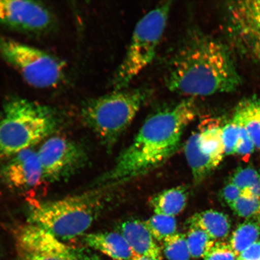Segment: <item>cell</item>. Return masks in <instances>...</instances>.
<instances>
[{
    "label": "cell",
    "instance_id": "1",
    "mask_svg": "<svg viewBox=\"0 0 260 260\" xmlns=\"http://www.w3.org/2000/svg\"><path fill=\"white\" fill-rule=\"evenodd\" d=\"M198 113L194 99L188 98L149 116L112 169L98 179L95 186H117L164 165L177 151L184 130Z\"/></svg>",
    "mask_w": 260,
    "mask_h": 260
},
{
    "label": "cell",
    "instance_id": "2",
    "mask_svg": "<svg viewBox=\"0 0 260 260\" xmlns=\"http://www.w3.org/2000/svg\"><path fill=\"white\" fill-rule=\"evenodd\" d=\"M166 83L171 92L193 99L234 92L241 79L226 45L193 30L172 57Z\"/></svg>",
    "mask_w": 260,
    "mask_h": 260
},
{
    "label": "cell",
    "instance_id": "3",
    "mask_svg": "<svg viewBox=\"0 0 260 260\" xmlns=\"http://www.w3.org/2000/svg\"><path fill=\"white\" fill-rule=\"evenodd\" d=\"M114 186H99L60 199L34 203L27 220L61 240L85 235L108 207Z\"/></svg>",
    "mask_w": 260,
    "mask_h": 260
},
{
    "label": "cell",
    "instance_id": "4",
    "mask_svg": "<svg viewBox=\"0 0 260 260\" xmlns=\"http://www.w3.org/2000/svg\"><path fill=\"white\" fill-rule=\"evenodd\" d=\"M58 123L50 107L21 98L9 100L0 116V159L31 149L52 134Z\"/></svg>",
    "mask_w": 260,
    "mask_h": 260
},
{
    "label": "cell",
    "instance_id": "5",
    "mask_svg": "<svg viewBox=\"0 0 260 260\" xmlns=\"http://www.w3.org/2000/svg\"><path fill=\"white\" fill-rule=\"evenodd\" d=\"M145 89L115 90L91 99L81 110L83 121L107 148L116 144L150 95Z\"/></svg>",
    "mask_w": 260,
    "mask_h": 260
},
{
    "label": "cell",
    "instance_id": "6",
    "mask_svg": "<svg viewBox=\"0 0 260 260\" xmlns=\"http://www.w3.org/2000/svg\"><path fill=\"white\" fill-rule=\"evenodd\" d=\"M171 2L158 6L136 24L125 56L113 81L115 90H124L154 59L170 15Z\"/></svg>",
    "mask_w": 260,
    "mask_h": 260
},
{
    "label": "cell",
    "instance_id": "7",
    "mask_svg": "<svg viewBox=\"0 0 260 260\" xmlns=\"http://www.w3.org/2000/svg\"><path fill=\"white\" fill-rule=\"evenodd\" d=\"M0 54L32 86L49 88L57 86L63 79L62 63L40 49L0 37Z\"/></svg>",
    "mask_w": 260,
    "mask_h": 260
},
{
    "label": "cell",
    "instance_id": "8",
    "mask_svg": "<svg viewBox=\"0 0 260 260\" xmlns=\"http://www.w3.org/2000/svg\"><path fill=\"white\" fill-rule=\"evenodd\" d=\"M14 237L18 260H103L89 250L68 245L30 223L18 227Z\"/></svg>",
    "mask_w": 260,
    "mask_h": 260
},
{
    "label": "cell",
    "instance_id": "9",
    "mask_svg": "<svg viewBox=\"0 0 260 260\" xmlns=\"http://www.w3.org/2000/svg\"><path fill=\"white\" fill-rule=\"evenodd\" d=\"M226 23L233 46L244 56L260 64V0L230 2Z\"/></svg>",
    "mask_w": 260,
    "mask_h": 260
},
{
    "label": "cell",
    "instance_id": "10",
    "mask_svg": "<svg viewBox=\"0 0 260 260\" xmlns=\"http://www.w3.org/2000/svg\"><path fill=\"white\" fill-rule=\"evenodd\" d=\"M44 180L59 181L73 176L87 161L84 149L71 140L49 138L37 152Z\"/></svg>",
    "mask_w": 260,
    "mask_h": 260
},
{
    "label": "cell",
    "instance_id": "11",
    "mask_svg": "<svg viewBox=\"0 0 260 260\" xmlns=\"http://www.w3.org/2000/svg\"><path fill=\"white\" fill-rule=\"evenodd\" d=\"M50 11L40 3L22 0H0V23L28 32L47 30L53 24Z\"/></svg>",
    "mask_w": 260,
    "mask_h": 260
},
{
    "label": "cell",
    "instance_id": "12",
    "mask_svg": "<svg viewBox=\"0 0 260 260\" xmlns=\"http://www.w3.org/2000/svg\"><path fill=\"white\" fill-rule=\"evenodd\" d=\"M0 178L6 186L27 190L44 181L37 152L26 149L10 158L0 169Z\"/></svg>",
    "mask_w": 260,
    "mask_h": 260
},
{
    "label": "cell",
    "instance_id": "13",
    "mask_svg": "<svg viewBox=\"0 0 260 260\" xmlns=\"http://www.w3.org/2000/svg\"><path fill=\"white\" fill-rule=\"evenodd\" d=\"M119 231L135 253L152 260H164L160 247L144 222L138 219L125 220L119 225Z\"/></svg>",
    "mask_w": 260,
    "mask_h": 260
},
{
    "label": "cell",
    "instance_id": "14",
    "mask_svg": "<svg viewBox=\"0 0 260 260\" xmlns=\"http://www.w3.org/2000/svg\"><path fill=\"white\" fill-rule=\"evenodd\" d=\"M83 241L87 247L96 250L114 260H132L134 252L119 232L85 234Z\"/></svg>",
    "mask_w": 260,
    "mask_h": 260
},
{
    "label": "cell",
    "instance_id": "15",
    "mask_svg": "<svg viewBox=\"0 0 260 260\" xmlns=\"http://www.w3.org/2000/svg\"><path fill=\"white\" fill-rule=\"evenodd\" d=\"M184 152L193 180L197 184L202 182L221 162L201 151L198 144V133H193L187 139Z\"/></svg>",
    "mask_w": 260,
    "mask_h": 260
},
{
    "label": "cell",
    "instance_id": "16",
    "mask_svg": "<svg viewBox=\"0 0 260 260\" xmlns=\"http://www.w3.org/2000/svg\"><path fill=\"white\" fill-rule=\"evenodd\" d=\"M190 228H196L206 232L214 240L225 239L230 232V221L225 214L208 210L194 214L188 220Z\"/></svg>",
    "mask_w": 260,
    "mask_h": 260
},
{
    "label": "cell",
    "instance_id": "17",
    "mask_svg": "<svg viewBox=\"0 0 260 260\" xmlns=\"http://www.w3.org/2000/svg\"><path fill=\"white\" fill-rule=\"evenodd\" d=\"M233 119L244 126L260 151V97L242 100L236 107Z\"/></svg>",
    "mask_w": 260,
    "mask_h": 260
},
{
    "label": "cell",
    "instance_id": "18",
    "mask_svg": "<svg viewBox=\"0 0 260 260\" xmlns=\"http://www.w3.org/2000/svg\"><path fill=\"white\" fill-rule=\"evenodd\" d=\"M187 198L186 188L177 187L154 195L149 204L155 214L175 217L185 209Z\"/></svg>",
    "mask_w": 260,
    "mask_h": 260
},
{
    "label": "cell",
    "instance_id": "19",
    "mask_svg": "<svg viewBox=\"0 0 260 260\" xmlns=\"http://www.w3.org/2000/svg\"><path fill=\"white\" fill-rule=\"evenodd\" d=\"M259 237L260 219H246L233 233L229 244L237 256L252 244L258 242Z\"/></svg>",
    "mask_w": 260,
    "mask_h": 260
},
{
    "label": "cell",
    "instance_id": "20",
    "mask_svg": "<svg viewBox=\"0 0 260 260\" xmlns=\"http://www.w3.org/2000/svg\"><path fill=\"white\" fill-rule=\"evenodd\" d=\"M198 144L203 153L222 161L225 155L222 128L211 126L198 132Z\"/></svg>",
    "mask_w": 260,
    "mask_h": 260
},
{
    "label": "cell",
    "instance_id": "21",
    "mask_svg": "<svg viewBox=\"0 0 260 260\" xmlns=\"http://www.w3.org/2000/svg\"><path fill=\"white\" fill-rule=\"evenodd\" d=\"M231 182L239 187L243 193L251 194L260 199V172L255 169L252 167L237 169Z\"/></svg>",
    "mask_w": 260,
    "mask_h": 260
},
{
    "label": "cell",
    "instance_id": "22",
    "mask_svg": "<svg viewBox=\"0 0 260 260\" xmlns=\"http://www.w3.org/2000/svg\"><path fill=\"white\" fill-rule=\"evenodd\" d=\"M144 223L151 235L157 241H164L177 233V223L175 217L155 214Z\"/></svg>",
    "mask_w": 260,
    "mask_h": 260
},
{
    "label": "cell",
    "instance_id": "23",
    "mask_svg": "<svg viewBox=\"0 0 260 260\" xmlns=\"http://www.w3.org/2000/svg\"><path fill=\"white\" fill-rule=\"evenodd\" d=\"M186 239L190 255L194 258H204L215 243L206 232L196 228H190Z\"/></svg>",
    "mask_w": 260,
    "mask_h": 260
},
{
    "label": "cell",
    "instance_id": "24",
    "mask_svg": "<svg viewBox=\"0 0 260 260\" xmlns=\"http://www.w3.org/2000/svg\"><path fill=\"white\" fill-rule=\"evenodd\" d=\"M162 251L168 260H190L186 235L182 233L175 234L164 240Z\"/></svg>",
    "mask_w": 260,
    "mask_h": 260
},
{
    "label": "cell",
    "instance_id": "25",
    "mask_svg": "<svg viewBox=\"0 0 260 260\" xmlns=\"http://www.w3.org/2000/svg\"><path fill=\"white\" fill-rule=\"evenodd\" d=\"M230 207L243 218L260 219V199L251 194L243 193Z\"/></svg>",
    "mask_w": 260,
    "mask_h": 260
},
{
    "label": "cell",
    "instance_id": "26",
    "mask_svg": "<svg viewBox=\"0 0 260 260\" xmlns=\"http://www.w3.org/2000/svg\"><path fill=\"white\" fill-rule=\"evenodd\" d=\"M222 132L225 154L229 155L236 154L240 133V125L232 119V121L222 127Z\"/></svg>",
    "mask_w": 260,
    "mask_h": 260
},
{
    "label": "cell",
    "instance_id": "27",
    "mask_svg": "<svg viewBox=\"0 0 260 260\" xmlns=\"http://www.w3.org/2000/svg\"><path fill=\"white\" fill-rule=\"evenodd\" d=\"M237 256L229 243L217 242L214 243L204 260H237Z\"/></svg>",
    "mask_w": 260,
    "mask_h": 260
},
{
    "label": "cell",
    "instance_id": "28",
    "mask_svg": "<svg viewBox=\"0 0 260 260\" xmlns=\"http://www.w3.org/2000/svg\"><path fill=\"white\" fill-rule=\"evenodd\" d=\"M237 122L240 125V133L239 141L237 142L236 154L240 155L244 160L246 161L248 160L250 156L254 151L255 146L246 129L238 122Z\"/></svg>",
    "mask_w": 260,
    "mask_h": 260
},
{
    "label": "cell",
    "instance_id": "29",
    "mask_svg": "<svg viewBox=\"0 0 260 260\" xmlns=\"http://www.w3.org/2000/svg\"><path fill=\"white\" fill-rule=\"evenodd\" d=\"M242 190L236 185L230 182L223 188L222 196L224 201L231 207L236 200L242 196Z\"/></svg>",
    "mask_w": 260,
    "mask_h": 260
},
{
    "label": "cell",
    "instance_id": "30",
    "mask_svg": "<svg viewBox=\"0 0 260 260\" xmlns=\"http://www.w3.org/2000/svg\"><path fill=\"white\" fill-rule=\"evenodd\" d=\"M237 260H260V240L240 253Z\"/></svg>",
    "mask_w": 260,
    "mask_h": 260
},
{
    "label": "cell",
    "instance_id": "31",
    "mask_svg": "<svg viewBox=\"0 0 260 260\" xmlns=\"http://www.w3.org/2000/svg\"><path fill=\"white\" fill-rule=\"evenodd\" d=\"M132 260H152L150 258L146 257V256L137 254L134 252Z\"/></svg>",
    "mask_w": 260,
    "mask_h": 260
}]
</instances>
